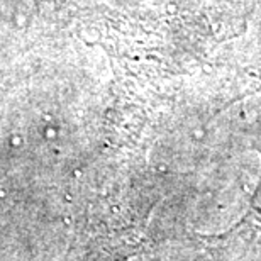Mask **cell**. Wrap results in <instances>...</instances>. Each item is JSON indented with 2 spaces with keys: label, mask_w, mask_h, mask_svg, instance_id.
I'll return each instance as SVG.
<instances>
[{
  "label": "cell",
  "mask_w": 261,
  "mask_h": 261,
  "mask_svg": "<svg viewBox=\"0 0 261 261\" xmlns=\"http://www.w3.org/2000/svg\"><path fill=\"white\" fill-rule=\"evenodd\" d=\"M221 246L232 261H261V173L248 212L221 238Z\"/></svg>",
  "instance_id": "cell-1"
},
{
  "label": "cell",
  "mask_w": 261,
  "mask_h": 261,
  "mask_svg": "<svg viewBox=\"0 0 261 261\" xmlns=\"http://www.w3.org/2000/svg\"><path fill=\"white\" fill-rule=\"evenodd\" d=\"M256 90H261V68H259V85H256Z\"/></svg>",
  "instance_id": "cell-2"
}]
</instances>
